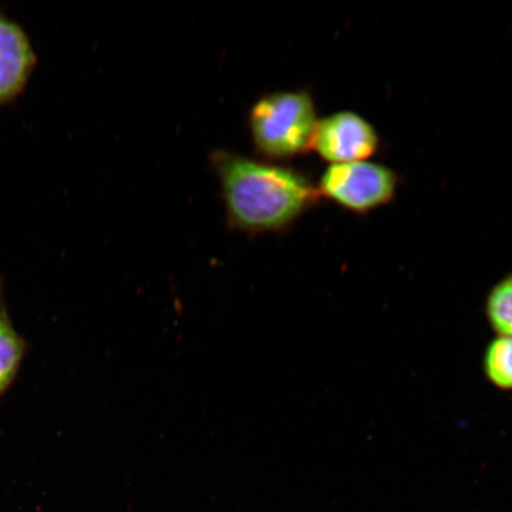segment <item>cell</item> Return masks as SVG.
I'll return each instance as SVG.
<instances>
[{
  "mask_svg": "<svg viewBox=\"0 0 512 512\" xmlns=\"http://www.w3.org/2000/svg\"><path fill=\"white\" fill-rule=\"evenodd\" d=\"M37 55L25 30L0 14V106L15 101L27 88Z\"/></svg>",
  "mask_w": 512,
  "mask_h": 512,
  "instance_id": "5",
  "label": "cell"
},
{
  "mask_svg": "<svg viewBox=\"0 0 512 512\" xmlns=\"http://www.w3.org/2000/svg\"><path fill=\"white\" fill-rule=\"evenodd\" d=\"M213 162L230 226L241 232H281L319 198L309 179L285 166L227 152H217Z\"/></svg>",
  "mask_w": 512,
  "mask_h": 512,
  "instance_id": "1",
  "label": "cell"
},
{
  "mask_svg": "<svg viewBox=\"0 0 512 512\" xmlns=\"http://www.w3.org/2000/svg\"><path fill=\"white\" fill-rule=\"evenodd\" d=\"M484 315L496 336L512 337V273L504 275L490 288Z\"/></svg>",
  "mask_w": 512,
  "mask_h": 512,
  "instance_id": "8",
  "label": "cell"
},
{
  "mask_svg": "<svg viewBox=\"0 0 512 512\" xmlns=\"http://www.w3.org/2000/svg\"><path fill=\"white\" fill-rule=\"evenodd\" d=\"M398 189V177L388 166L362 160L330 165L320 178L319 196L352 211L364 214L386 206Z\"/></svg>",
  "mask_w": 512,
  "mask_h": 512,
  "instance_id": "3",
  "label": "cell"
},
{
  "mask_svg": "<svg viewBox=\"0 0 512 512\" xmlns=\"http://www.w3.org/2000/svg\"><path fill=\"white\" fill-rule=\"evenodd\" d=\"M25 344L10 318L0 278V396L14 383L22 366Z\"/></svg>",
  "mask_w": 512,
  "mask_h": 512,
  "instance_id": "6",
  "label": "cell"
},
{
  "mask_svg": "<svg viewBox=\"0 0 512 512\" xmlns=\"http://www.w3.org/2000/svg\"><path fill=\"white\" fill-rule=\"evenodd\" d=\"M318 120L309 93L278 92L256 102L249 128L256 150L268 158L284 159L312 149Z\"/></svg>",
  "mask_w": 512,
  "mask_h": 512,
  "instance_id": "2",
  "label": "cell"
},
{
  "mask_svg": "<svg viewBox=\"0 0 512 512\" xmlns=\"http://www.w3.org/2000/svg\"><path fill=\"white\" fill-rule=\"evenodd\" d=\"M379 144V134L366 118L342 111L318 120L312 149L335 165L369 160Z\"/></svg>",
  "mask_w": 512,
  "mask_h": 512,
  "instance_id": "4",
  "label": "cell"
},
{
  "mask_svg": "<svg viewBox=\"0 0 512 512\" xmlns=\"http://www.w3.org/2000/svg\"><path fill=\"white\" fill-rule=\"evenodd\" d=\"M485 379L502 392H512V337L496 336L483 356Z\"/></svg>",
  "mask_w": 512,
  "mask_h": 512,
  "instance_id": "7",
  "label": "cell"
}]
</instances>
